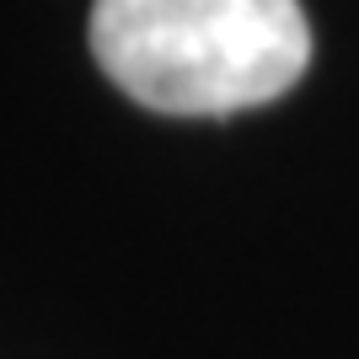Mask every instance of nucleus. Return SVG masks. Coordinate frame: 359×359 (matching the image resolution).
<instances>
[{
  "instance_id": "nucleus-1",
  "label": "nucleus",
  "mask_w": 359,
  "mask_h": 359,
  "mask_svg": "<svg viewBox=\"0 0 359 359\" xmlns=\"http://www.w3.org/2000/svg\"><path fill=\"white\" fill-rule=\"evenodd\" d=\"M91 54L135 102L177 118L263 107L311 65L300 0H97Z\"/></svg>"
}]
</instances>
